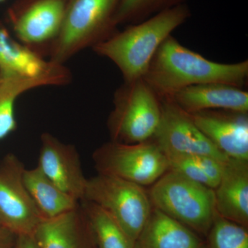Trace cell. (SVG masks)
Listing matches in <instances>:
<instances>
[{"label": "cell", "instance_id": "10", "mask_svg": "<svg viewBox=\"0 0 248 248\" xmlns=\"http://www.w3.org/2000/svg\"><path fill=\"white\" fill-rule=\"evenodd\" d=\"M161 99V120L151 139L164 154L209 156L222 161L229 157L220 151L194 123L190 114L172 99Z\"/></svg>", "mask_w": 248, "mask_h": 248}, {"label": "cell", "instance_id": "19", "mask_svg": "<svg viewBox=\"0 0 248 248\" xmlns=\"http://www.w3.org/2000/svg\"><path fill=\"white\" fill-rule=\"evenodd\" d=\"M24 184L43 218H51L71 211L79 202L62 190L38 166L24 170Z\"/></svg>", "mask_w": 248, "mask_h": 248}, {"label": "cell", "instance_id": "23", "mask_svg": "<svg viewBox=\"0 0 248 248\" xmlns=\"http://www.w3.org/2000/svg\"><path fill=\"white\" fill-rule=\"evenodd\" d=\"M166 156L169 161V170L179 173L190 180L212 188L208 178L196 163L193 156L178 154H167Z\"/></svg>", "mask_w": 248, "mask_h": 248}, {"label": "cell", "instance_id": "21", "mask_svg": "<svg viewBox=\"0 0 248 248\" xmlns=\"http://www.w3.org/2000/svg\"><path fill=\"white\" fill-rule=\"evenodd\" d=\"M186 0H121L115 24L130 25L143 22L160 12L182 4Z\"/></svg>", "mask_w": 248, "mask_h": 248}, {"label": "cell", "instance_id": "26", "mask_svg": "<svg viewBox=\"0 0 248 248\" xmlns=\"http://www.w3.org/2000/svg\"><path fill=\"white\" fill-rule=\"evenodd\" d=\"M15 248H39L32 235H18Z\"/></svg>", "mask_w": 248, "mask_h": 248}, {"label": "cell", "instance_id": "6", "mask_svg": "<svg viewBox=\"0 0 248 248\" xmlns=\"http://www.w3.org/2000/svg\"><path fill=\"white\" fill-rule=\"evenodd\" d=\"M81 201L91 202L106 210L133 244L144 228L153 208L143 186L99 173L87 179Z\"/></svg>", "mask_w": 248, "mask_h": 248}, {"label": "cell", "instance_id": "7", "mask_svg": "<svg viewBox=\"0 0 248 248\" xmlns=\"http://www.w3.org/2000/svg\"><path fill=\"white\" fill-rule=\"evenodd\" d=\"M99 174L120 178L138 185H153L169 170L164 152L152 140L137 143L107 142L93 153Z\"/></svg>", "mask_w": 248, "mask_h": 248}, {"label": "cell", "instance_id": "14", "mask_svg": "<svg viewBox=\"0 0 248 248\" xmlns=\"http://www.w3.org/2000/svg\"><path fill=\"white\" fill-rule=\"evenodd\" d=\"M187 113L208 110L248 112V93L222 83L189 86L168 97Z\"/></svg>", "mask_w": 248, "mask_h": 248}, {"label": "cell", "instance_id": "9", "mask_svg": "<svg viewBox=\"0 0 248 248\" xmlns=\"http://www.w3.org/2000/svg\"><path fill=\"white\" fill-rule=\"evenodd\" d=\"M26 168L16 155L0 161V226L16 235H32L43 219L24 184Z\"/></svg>", "mask_w": 248, "mask_h": 248}, {"label": "cell", "instance_id": "12", "mask_svg": "<svg viewBox=\"0 0 248 248\" xmlns=\"http://www.w3.org/2000/svg\"><path fill=\"white\" fill-rule=\"evenodd\" d=\"M190 115L196 125L223 154L231 159L248 161V112L208 110Z\"/></svg>", "mask_w": 248, "mask_h": 248}, {"label": "cell", "instance_id": "11", "mask_svg": "<svg viewBox=\"0 0 248 248\" xmlns=\"http://www.w3.org/2000/svg\"><path fill=\"white\" fill-rule=\"evenodd\" d=\"M40 142L37 166L62 190L81 202L87 178L83 172L76 146L62 141L47 132L42 134Z\"/></svg>", "mask_w": 248, "mask_h": 248}, {"label": "cell", "instance_id": "13", "mask_svg": "<svg viewBox=\"0 0 248 248\" xmlns=\"http://www.w3.org/2000/svg\"><path fill=\"white\" fill-rule=\"evenodd\" d=\"M39 248H95L92 230L80 203L71 211L43 218L32 233Z\"/></svg>", "mask_w": 248, "mask_h": 248}, {"label": "cell", "instance_id": "1", "mask_svg": "<svg viewBox=\"0 0 248 248\" xmlns=\"http://www.w3.org/2000/svg\"><path fill=\"white\" fill-rule=\"evenodd\" d=\"M143 79L160 99L181 90L209 83L244 88L248 78V61L218 63L186 48L170 35L160 46Z\"/></svg>", "mask_w": 248, "mask_h": 248}, {"label": "cell", "instance_id": "29", "mask_svg": "<svg viewBox=\"0 0 248 248\" xmlns=\"http://www.w3.org/2000/svg\"></svg>", "mask_w": 248, "mask_h": 248}, {"label": "cell", "instance_id": "3", "mask_svg": "<svg viewBox=\"0 0 248 248\" xmlns=\"http://www.w3.org/2000/svg\"><path fill=\"white\" fill-rule=\"evenodd\" d=\"M121 0H69L60 35L48 53L49 61L65 65L86 49L117 31L115 18Z\"/></svg>", "mask_w": 248, "mask_h": 248}, {"label": "cell", "instance_id": "4", "mask_svg": "<svg viewBox=\"0 0 248 248\" xmlns=\"http://www.w3.org/2000/svg\"><path fill=\"white\" fill-rule=\"evenodd\" d=\"M148 195L154 208L196 232L208 234L217 215L214 189L169 170Z\"/></svg>", "mask_w": 248, "mask_h": 248}, {"label": "cell", "instance_id": "24", "mask_svg": "<svg viewBox=\"0 0 248 248\" xmlns=\"http://www.w3.org/2000/svg\"><path fill=\"white\" fill-rule=\"evenodd\" d=\"M202 172L208 178L212 188L215 189L221 180L225 164L222 161L209 156H192Z\"/></svg>", "mask_w": 248, "mask_h": 248}, {"label": "cell", "instance_id": "17", "mask_svg": "<svg viewBox=\"0 0 248 248\" xmlns=\"http://www.w3.org/2000/svg\"><path fill=\"white\" fill-rule=\"evenodd\" d=\"M72 79L73 76L69 70L61 74L35 78L0 73V140L17 128L15 107L18 98L38 88L66 86Z\"/></svg>", "mask_w": 248, "mask_h": 248}, {"label": "cell", "instance_id": "2", "mask_svg": "<svg viewBox=\"0 0 248 248\" xmlns=\"http://www.w3.org/2000/svg\"><path fill=\"white\" fill-rule=\"evenodd\" d=\"M190 16L187 5H178L116 31L92 49L118 68L124 81L140 79L146 74L160 46Z\"/></svg>", "mask_w": 248, "mask_h": 248}, {"label": "cell", "instance_id": "8", "mask_svg": "<svg viewBox=\"0 0 248 248\" xmlns=\"http://www.w3.org/2000/svg\"><path fill=\"white\" fill-rule=\"evenodd\" d=\"M69 0H17L8 11L16 39L44 56L63 25Z\"/></svg>", "mask_w": 248, "mask_h": 248}, {"label": "cell", "instance_id": "5", "mask_svg": "<svg viewBox=\"0 0 248 248\" xmlns=\"http://www.w3.org/2000/svg\"><path fill=\"white\" fill-rule=\"evenodd\" d=\"M161 116V99L143 78L124 81L114 93L107 120L110 141L137 143L151 140Z\"/></svg>", "mask_w": 248, "mask_h": 248}, {"label": "cell", "instance_id": "22", "mask_svg": "<svg viewBox=\"0 0 248 248\" xmlns=\"http://www.w3.org/2000/svg\"><path fill=\"white\" fill-rule=\"evenodd\" d=\"M203 248H248V228L216 215Z\"/></svg>", "mask_w": 248, "mask_h": 248}, {"label": "cell", "instance_id": "18", "mask_svg": "<svg viewBox=\"0 0 248 248\" xmlns=\"http://www.w3.org/2000/svg\"><path fill=\"white\" fill-rule=\"evenodd\" d=\"M204 242L182 223L153 207L133 248H203Z\"/></svg>", "mask_w": 248, "mask_h": 248}, {"label": "cell", "instance_id": "27", "mask_svg": "<svg viewBox=\"0 0 248 248\" xmlns=\"http://www.w3.org/2000/svg\"><path fill=\"white\" fill-rule=\"evenodd\" d=\"M4 0H0V3L2 2V1H4Z\"/></svg>", "mask_w": 248, "mask_h": 248}, {"label": "cell", "instance_id": "28", "mask_svg": "<svg viewBox=\"0 0 248 248\" xmlns=\"http://www.w3.org/2000/svg\"></svg>", "mask_w": 248, "mask_h": 248}, {"label": "cell", "instance_id": "15", "mask_svg": "<svg viewBox=\"0 0 248 248\" xmlns=\"http://www.w3.org/2000/svg\"><path fill=\"white\" fill-rule=\"evenodd\" d=\"M215 190L217 215L248 226V161L230 158Z\"/></svg>", "mask_w": 248, "mask_h": 248}, {"label": "cell", "instance_id": "25", "mask_svg": "<svg viewBox=\"0 0 248 248\" xmlns=\"http://www.w3.org/2000/svg\"><path fill=\"white\" fill-rule=\"evenodd\" d=\"M17 235L0 226V248H15Z\"/></svg>", "mask_w": 248, "mask_h": 248}, {"label": "cell", "instance_id": "20", "mask_svg": "<svg viewBox=\"0 0 248 248\" xmlns=\"http://www.w3.org/2000/svg\"><path fill=\"white\" fill-rule=\"evenodd\" d=\"M92 230L97 248H133L134 244L118 223L96 204L79 202Z\"/></svg>", "mask_w": 248, "mask_h": 248}, {"label": "cell", "instance_id": "16", "mask_svg": "<svg viewBox=\"0 0 248 248\" xmlns=\"http://www.w3.org/2000/svg\"><path fill=\"white\" fill-rule=\"evenodd\" d=\"M14 38L0 24V73L24 78H40L68 71Z\"/></svg>", "mask_w": 248, "mask_h": 248}]
</instances>
